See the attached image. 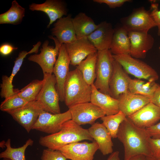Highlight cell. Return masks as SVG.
Listing matches in <instances>:
<instances>
[{
    "label": "cell",
    "instance_id": "45",
    "mask_svg": "<svg viewBox=\"0 0 160 160\" xmlns=\"http://www.w3.org/2000/svg\"><path fill=\"white\" fill-rule=\"evenodd\" d=\"M2 160H11L9 159L4 158V159H3Z\"/></svg>",
    "mask_w": 160,
    "mask_h": 160
},
{
    "label": "cell",
    "instance_id": "26",
    "mask_svg": "<svg viewBox=\"0 0 160 160\" xmlns=\"http://www.w3.org/2000/svg\"><path fill=\"white\" fill-rule=\"evenodd\" d=\"M72 22L78 38L87 37L98 26L91 17L83 12L73 18Z\"/></svg>",
    "mask_w": 160,
    "mask_h": 160
},
{
    "label": "cell",
    "instance_id": "2",
    "mask_svg": "<svg viewBox=\"0 0 160 160\" xmlns=\"http://www.w3.org/2000/svg\"><path fill=\"white\" fill-rule=\"evenodd\" d=\"M84 140L94 141L88 129L83 128L71 119L64 123L58 132L41 137L39 142L43 146L59 150L65 145Z\"/></svg>",
    "mask_w": 160,
    "mask_h": 160
},
{
    "label": "cell",
    "instance_id": "38",
    "mask_svg": "<svg viewBox=\"0 0 160 160\" xmlns=\"http://www.w3.org/2000/svg\"><path fill=\"white\" fill-rule=\"evenodd\" d=\"M148 135L153 139L160 138V122L145 128Z\"/></svg>",
    "mask_w": 160,
    "mask_h": 160
},
{
    "label": "cell",
    "instance_id": "9",
    "mask_svg": "<svg viewBox=\"0 0 160 160\" xmlns=\"http://www.w3.org/2000/svg\"><path fill=\"white\" fill-rule=\"evenodd\" d=\"M121 21L122 26L128 32L148 33L151 29L156 26L150 10L142 7L135 9Z\"/></svg>",
    "mask_w": 160,
    "mask_h": 160
},
{
    "label": "cell",
    "instance_id": "12",
    "mask_svg": "<svg viewBox=\"0 0 160 160\" xmlns=\"http://www.w3.org/2000/svg\"><path fill=\"white\" fill-rule=\"evenodd\" d=\"M79 142L65 145L59 150L67 159L93 160L95 152L99 149L96 142L95 140L91 143Z\"/></svg>",
    "mask_w": 160,
    "mask_h": 160
},
{
    "label": "cell",
    "instance_id": "32",
    "mask_svg": "<svg viewBox=\"0 0 160 160\" xmlns=\"http://www.w3.org/2000/svg\"><path fill=\"white\" fill-rule=\"evenodd\" d=\"M43 84V80L35 79L18 92L19 96L26 102L36 100Z\"/></svg>",
    "mask_w": 160,
    "mask_h": 160
},
{
    "label": "cell",
    "instance_id": "14",
    "mask_svg": "<svg viewBox=\"0 0 160 160\" xmlns=\"http://www.w3.org/2000/svg\"><path fill=\"white\" fill-rule=\"evenodd\" d=\"M65 44L70 64L73 66H78L88 55L97 52L87 37H77L74 41Z\"/></svg>",
    "mask_w": 160,
    "mask_h": 160
},
{
    "label": "cell",
    "instance_id": "42",
    "mask_svg": "<svg viewBox=\"0 0 160 160\" xmlns=\"http://www.w3.org/2000/svg\"><path fill=\"white\" fill-rule=\"evenodd\" d=\"M146 157L144 155H139L132 157L128 160H146Z\"/></svg>",
    "mask_w": 160,
    "mask_h": 160
},
{
    "label": "cell",
    "instance_id": "7",
    "mask_svg": "<svg viewBox=\"0 0 160 160\" xmlns=\"http://www.w3.org/2000/svg\"><path fill=\"white\" fill-rule=\"evenodd\" d=\"M49 38L54 41L55 47L49 45V41L47 40L42 44L40 53L31 55L28 59L39 64L43 73L52 74L57 60L56 57L58 55L62 44L54 37L51 36Z\"/></svg>",
    "mask_w": 160,
    "mask_h": 160
},
{
    "label": "cell",
    "instance_id": "22",
    "mask_svg": "<svg viewBox=\"0 0 160 160\" xmlns=\"http://www.w3.org/2000/svg\"><path fill=\"white\" fill-rule=\"evenodd\" d=\"M89 134L97 143L99 149L104 155L113 152L112 137L103 124L95 123L88 129Z\"/></svg>",
    "mask_w": 160,
    "mask_h": 160
},
{
    "label": "cell",
    "instance_id": "17",
    "mask_svg": "<svg viewBox=\"0 0 160 160\" xmlns=\"http://www.w3.org/2000/svg\"><path fill=\"white\" fill-rule=\"evenodd\" d=\"M114 32L111 24L104 21L87 38L97 51L110 49Z\"/></svg>",
    "mask_w": 160,
    "mask_h": 160
},
{
    "label": "cell",
    "instance_id": "13",
    "mask_svg": "<svg viewBox=\"0 0 160 160\" xmlns=\"http://www.w3.org/2000/svg\"><path fill=\"white\" fill-rule=\"evenodd\" d=\"M70 61L65 44H62L60 48L58 57L54 66L53 73L56 81V87L60 100L64 101V87L69 71Z\"/></svg>",
    "mask_w": 160,
    "mask_h": 160
},
{
    "label": "cell",
    "instance_id": "37",
    "mask_svg": "<svg viewBox=\"0 0 160 160\" xmlns=\"http://www.w3.org/2000/svg\"><path fill=\"white\" fill-rule=\"evenodd\" d=\"M129 0H93V1L100 4H105L111 8L121 6L125 3L130 1Z\"/></svg>",
    "mask_w": 160,
    "mask_h": 160
},
{
    "label": "cell",
    "instance_id": "36",
    "mask_svg": "<svg viewBox=\"0 0 160 160\" xmlns=\"http://www.w3.org/2000/svg\"><path fill=\"white\" fill-rule=\"evenodd\" d=\"M149 141L152 157L160 159V138L155 139L150 137Z\"/></svg>",
    "mask_w": 160,
    "mask_h": 160
},
{
    "label": "cell",
    "instance_id": "16",
    "mask_svg": "<svg viewBox=\"0 0 160 160\" xmlns=\"http://www.w3.org/2000/svg\"><path fill=\"white\" fill-rule=\"evenodd\" d=\"M130 42V55L136 59L145 58L148 52L153 47V37L148 33L128 32Z\"/></svg>",
    "mask_w": 160,
    "mask_h": 160
},
{
    "label": "cell",
    "instance_id": "46",
    "mask_svg": "<svg viewBox=\"0 0 160 160\" xmlns=\"http://www.w3.org/2000/svg\"><path fill=\"white\" fill-rule=\"evenodd\" d=\"M159 50H160V47H159Z\"/></svg>",
    "mask_w": 160,
    "mask_h": 160
},
{
    "label": "cell",
    "instance_id": "18",
    "mask_svg": "<svg viewBox=\"0 0 160 160\" xmlns=\"http://www.w3.org/2000/svg\"><path fill=\"white\" fill-rule=\"evenodd\" d=\"M113 71L109 84L110 96L118 99L119 96L128 92L129 81L130 78L121 65L114 59Z\"/></svg>",
    "mask_w": 160,
    "mask_h": 160
},
{
    "label": "cell",
    "instance_id": "41",
    "mask_svg": "<svg viewBox=\"0 0 160 160\" xmlns=\"http://www.w3.org/2000/svg\"><path fill=\"white\" fill-rule=\"evenodd\" d=\"M107 160H120L119 157V152L116 151L113 152Z\"/></svg>",
    "mask_w": 160,
    "mask_h": 160
},
{
    "label": "cell",
    "instance_id": "30",
    "mask_svg": "<svg viewBox=\"0 0 160 160\" xmlns=\"http://www.w3.org/2000/svg\"><path fill=\"white\" fill-rule=\"evenodd\" d=\"M33 143L31 139H28L22 146L13 148L11 146V140L9 138L6 142V150L0 153V158H7L11 160H26L25 153L26 149Z\"/></svg>",
    "mask_w": 160,
    "mask_h": 160
},
{
    "label": "cell",
    "instance_id": "27",
    "mask_svg": "<svg viewBox=\"0 0 160 160\" xmlns=\"http://www.w3.org/2000/svg\"><path fill=\"white\" fill-rule=\"evenodd\" d=\"M159 85L155 81L145 82L139 79H132L130 78L128 89L132 93L142 95L150 99Z\"/></svg>",
    "mask_w": 160,
    "mask_h": 160
},
{
    "label": "cell",
    "instance_id": "20",
    "mask_svg": "<svg viewBox=\"0 0 160 160\" xmlns=\"http://www.w3.org/2000/svg\"><path fill=\"white\" fill-rule=\"evenodd\" d=\"M71 15L58 19L51 30L54 36L61 44L71 43L77 39Z\"/></svg>",
    "mask_w": 160,
    "mask_h": 160
},
{
    "label": "cell",
    "instance_id": "33",
    "mask_svg": "<svg viewBox=\"0 0 160 160\" xmlns=\"http://www.w3.org/2000/svg\"><path fill=\"white\" fill-rule=\"evenodd\" d=\"M19 89L14 94L5 98L1 103L0 110L8 113L19 109L28 102L20 97L18 94Z\"/></svg>",
    "mask_w": 160,
    "mask_h": 160
},
{
    "label": "cell",
    "instance_id": "8",
    "mask_svg": "<svg viewBox=\"0 0 160 160\" xmlns=\"http://www.w3.org/2000/svg\"><path fill=\"white\" fill-rule=\"evenodd\" d=\"M71 118L69 109L64 113L58 114H53L43 110L40 113L32 129L50 134H55L61 129L64 123Z\"/></svg>",
    "mask_w": 160,
    "mask_h": 160
},
{
    "label": "cell",
    "instance_id": "40",
    "mask_svg": "<svg viewBox=\"0 0 160 160\" xmlns=\"http://www.w3.org/2000/svg\"><path fill=\"white\" fill-rule=\"evenodd\" d=\"M150 100L151 102L160 108V84Z\"/></svg>",
    "mask_w": 160,
    "mask_h": 160
},
{
    "label": "cell",
    "instance_id": "10",
    "mask_svg": "<svg viewBox=\"0 0 160 160\" xmlns=\"http://www.w3.org/2000/svg\"><path fill=\"white\" fill-rule=\"evenodd\" d=\"M68 108L71 120L80 126L87 124L92 125L97 119L106 115L101 109L91 102L78 104Z\"/></svg>",
    "mask_w": 160,
    "mask_h": 160
},
{
    "label": "cell",
    "instance_id": "44",
    "mask_svg": "<svg viewBox=\"0 0 160 160\" xmlns=\"http://www.w3.org/2000/svg\"><path fill=\"white\" fill-rule=\"evenodd\" d=\"M146 160H160V159L154 158L153 157H146Z\"/></svg>",
    "mask_w": 160,
    "mask_h": 160
},
{
    "label": "cell",
    "instance_id": "31",
    "mask_svg": "<svg viewBox=\"0 0 160 160\" xmlns=\"http://www.w3.org/2000/svg\"><path fill=\"white\" fill-rule=\"evenodd\" d=\"M127 116L121 111L117 113L109 116L105 115L100 118L102 124L109 132L112 138L117 137V134L121 123Z\"/></svg>",
    "mask_w": 160,
    "mask_h": 160
},
{
    "label": "cell",
    "instance_id": "25",
    "mask_svg": "<svg viewBox=\"0 0 160 160\" xmlns=\"http://www.w3.org/2000/svg\"><path fill=\"white\" fill-rule=\"evenodd\" d=\"M130 42L128 32L123 26L114 29L110 50L113 55L130 54Z\"/></svg>",
    "mask_w": 160,
    "mask_h": 160
},
{
    "label": "cell",
    "instance_id": "19",
    "mask_svg": "<svg viewBox=\"0 0 160 160\" xmlns=\"http://www.w3.org/2000/svg\"><path fill=\"white\" fill-rule=\"evenodd\" d=\"M29 9L32 11H42L47 15L49 19L48 28L55 21L67 14L65 3L59 0H47L40 4L32 3L29 5Z\"/></svg>",
    "mask_w": 160,
    "mask_h": 160
},
{
    "label": "cell",
    "instance_id": "23",
    "mask_svg": "<svg viewBox=\"0 0 160 160\" xmlns=\"http://www.w3.org/2000/svg\"><path fill=\"white\" fill-rule=\"evenodd\" d=\"M92 93L90 102L101 109L106 115H114L119 111L118 99L100 92L95 86L91 85Z\"/></svg>",
    "mask_w": 160,
    "mask_h": 160
},
{
    "label": "cell",
    "instance_id": "4",
    "mask_svg": "<svg viewBox=\"0 0 160 160\" xmlns=\"http://www.w3.org/2000/svg\"><path fill=\"white\" fill-rule=\"evenodd\" d=\"M97 53L94 85L101 92L110 95L109 84L113 71V54L110 49L97 51Z\"/></svg>",
    "mask_w": 160,
    "mask_h": 160
},
{
    "label": "cell",
    "instance_id": "5",
    "mask_svg": "<svg viewBox=\"0 0 160 160\" xmlns=\"http://www.w3.org/2000/svg\"><path fill=\"white\" fill-rule=\"evenodd\" d=\"M113 58L127 73L138 79L156 81L159 76L156 71L145 63L131 56L130 54L113 55Z\"/></svg>",
    "mask_w": 160,
    "mask_h": 160
},
{
    "label": "cell",
    "instance_id": "11",
    "mask_svg": "<svg viewBox=\"0 0 160 160\" xmlns=\"http://www.w3.org/2000/svg\"><path fill=\"white\" fill-rule=\"evenodd\" d=\"M43 110L42 105L36 100L28 102L22 107L8 113L29 133Z\"/></svg>",
    "mask_w": 160,
    "mask_h": 160
},
{
    "label": "cell",
    "instance_id": "28",
    "mask_svg": "<svg viewBox=\"0 0 160 160\" xmlns=\"http://www.w3.org/2000/svg\"><path fill=\"white\" fill-rule=\"evenodd\" d=\"M97 52L88 55L76 67L81 72L86 82L91 85L94 84L96 78Z\"/></svg>",
    "mask_w": 160,
    "mask_h": 160
},
{
    "label": "cell",
    "instance_id": "39",
    "mask_svg": "<svg viewBox=\"0 0 160 160\" xmlns=\"http://www.w3.org/2000/svg\"><path fill=\"white\" fill-rule=\"evenodd\" d=\"M17 49V47H15L9 44L4 43L0 46V54L2 55L7 56L11 54L14 50Z\"/></svg>",
    "mask_w": 160,
    "mask_h": 160
},
{
    "label": "cell",
    "instance_id": "43",
    "mask_svg": "<svg viewBox=\"0 0 160 160\" xmlns=\"http://www.w3.org/2000/svg\"><path fill=\"white\" fill-rule=\"evenodd\" d=\"M5 143L6 142H5L4 140H3L0 143V147L2 148H5L6 147L5 145Z\"/></svg>",
    "mask_w": 160,
    "mask_h": 160
},
{
    "label": "cell",
    "instance_id": "21",
    "mask_svg": "<svg viewBox=\"0 0 160 160\" xmlns=\"http://www.w3.org/2000/svg\"><path fill=\"white\" fill-rule=\"evenodd\" d=\"M119 111L128 117L151 102L149 98L142 95L134 94L129 91L121 95L118 99Z\"/></svg>",
    "mask_w": 160,
    "mask_h": 160
},
{
    "label": "cell",
    "instance_id": "3",
    "mask_svg": "<svg viewBox=\"0 0 160 160\" xmlns=\"http://www.w3.org/2000/svg\"><path fill=\"white\" fill-rule=\"evenodd\" d=\"M65 100L68 107L81 103L90 102L92 86L85 81L77 68L70 71L64 87Z\"/></svg>",
    "mask_w": 160,
    "mask_h": 160
},
{
    "label": "cell",
    "instance_id": "35",
    "mask_svg": "<svg viewBox=\"0 0 160 160\" xmlns=\"http://www.w3.org/2000/svg\"><path fill=\"white\" fill-rule=\"evenodd\" d=\"M150 11L151 15L158 28V35L160 36V9L159 4L154 1L151 2Z\"/></svg>",
    "mask_w": 160,
    "mask_h": 160
},
{
    "label": "cell",
    "instance_id": "34",
    "mask_svg": "<svg viewBox=\"0 0 160 160\" xmlns=\"http://www.w3.org/2000/svg\"><path fill=\"white\" fill-rule=\"evenodd\" d=\"M41 159V160L67 159L59 150H54L48 148L43 150Z\"/></svg>",
    "mask_w": 160,
    "mask_h": 160
},
{
    "label": "cell",
    "instance_id": "6",
    "mask_svg": "<svg viewBox=\"0 0 160 160\" xmlns=\"http://www.w3.org/2000/svg\"><path fill=\"white\" fill-rule=\"evenodd\" d=\"M43 74L42 87L36 100L42 105L44 110L53 114L60 113V98L55 76L52 74Z\"/></svg>",
    "mask_w": 160,
    "mask_h": 160
},
{
    "label": "cell",
    "instance_id": "1",
    "mask_svg": "<svg viewBox=\"0 0 160 160\" xmlns=\"http://www.w3.org/2000/svg\"><path fill=\"white\" fill-rule=\"evenodd\" d=\"M150 137L145 129L137 127L127 117L121 124L117 134V138L124 146V160L139 155L152 157Z\"/></svg>",
    "mask_w": 160,
    "mask_h": 160
},
{
    "label": "cell",
    "instance_id": "29",
    "mask_svg": "<svg viewBox=\"0 0 160 160\" xmlns=\"http://www.w3.org/2000/svg\"><path fill=\"white\" fill-rule=\"evenodd\" d=\"M25 9L15 0L13 1L9 9L0 15V24L14 25L20 24L25 16Z\"/></svg>",
    "mask_w": 160,
    "mask_h": 160
},
{
    "label": "cell",
    "instance_id": "24",
    "mask_svg": "<svg viewBox=\"0 0 160 160\" xmlns=\"http://www.w3.org/2000/svg\"><path fill=\"white\" fill-rule=\"evenodd\" d=\"M31 53L30 50L28 52L26 51L20 52L14 61V65L10 75L9 76L6 75L2 76V82L0 85V96L2 98H5L14 94L17 91L18 89L13 88L12 84L13 78L20 70L24 59L27 55Z\"/></svg>",
    "mask_w": 160,
    "mask_h": 160
},
{
    "label": "cell",
    "instance_id": "15",
    "mask_svg": "<svg viewBox=\"0 0 160 160\" xmlns=\"http://www.w3.org/2000/svg\"><path fill=\"white\" fill-rule=\"evenodd\" d=\"M127 117L137 127L145 129L160 120V108L150 102Z\"/></svg>",
    "mask_w": 160,
    "mask_h": 160
}]
</instances>
